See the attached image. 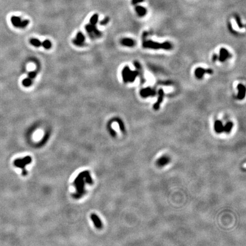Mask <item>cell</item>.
<instances>
[{
	"instance_id": "1",
	"label": "cell",
	"mask_w": 246,
	"mask_h": 246,
	"mask_svg": "<svg viewBox=\"0 0 246 246\" xmlns=\"http://www.w3.org/2000/svg\"><path fill=\"white\" fill-rule=\"evenodd\" d=\"M143 46L145 49H164V50H170L172 49L173 46L172 43L169 42H165L164 43H158L156 42H154L153 41L149 40L145 41L143 42Z\"/></svg>"
},
{
	"instance_id": "2",
	"label": "cell",
	"mask_w": 246,
	"mask_h": 246,
	"mask_svg": "<svg viewBox=\"0 0 246 246\" xmlns=\"http://www.w3.org/2000/svg\"><path fill=\"white\" fill-rule=\"evenodd\" d=\"M123 80L125 83H133L135 79L138 75V72L132 71L128 66H125L121 71Z\"/></svg>"
},
{
	"instance_id": "3",
	"label": "cell",
	"mask_w": 246,
	"mask_h": 246,
	"mask_svg": "<svg viewBox=\"0 0 246 246\" xmlns=\"http://www.w3.org/2000/svg\"><path fill=\"white\" fill-rule=\"evenodd\" d=\"M85 29L91 39H97L102 37V32L96 28V25L90 23L85 26Z\"/></svg>"
},
{
	"instance_id": "4",
	"label": "cell",
	"mask_w": 246,
	"mask_h": 246,
	"mask_svg": "<svg viewBox=\"0 0 246 246\" xmlns=\"http://www.w3.org/2000/svg\"><path fill=\"white\" fill-rule=\"evenodd\" d=\"M11 22L14 26L17 28L24 29L29 25V20H22L21 18L17 16H12L11 17Z\"/></svg>"
},
{
	"instance_id": "5",
	"label": "cell",
	"mask_w": 246,
	"mask_h": 246,
	"mask_svg": "<svg viewBox=\"0 0 246 246\" xmlns=\"http://www.w3.org/2000/svg\"><path fill=\"white\" fill-rule=\"evenodd\" d=\"M31 162V158L30 156L26 157L23 158L17 159L14 161V165L18 167H20L22 169V175H25L26 174V172L25 169V166L28 165Z\"/></svg>"
},
{
	"instance_id": "6",
	"label": "cell",
	"mask_w": 246,
	"mask_h": 246,
	"mask_svg": "<svg viewBox=\"0 0 246 246\" xmlns=\"http://www.w3.org/2000/svg\"><path fill=\"white\" fill-rule=\"evenodd\" d=\"M213 70L208 68V69H205V68L202 67H198L196 68L194 71V75L195 77L198 79H202L203 78V75L205 73H208V74H213Z\"/></svg>"
},
{
	"instance_id": "7",
	"label": "cell",
	"mask_w": 246,
	"mask_h": 246,
	"mask_svg": "<svg viewBox=\"0 0 246 246\" xmlns=\"http://www.w3.org/2000/svg\"><path fill=\"white\" fill-rule=\"evenodd\" d=\"M85 36L81 32H78L77 33L76 37L72 40V43L76 46H83L85 42Z\"/></svg>"
},
{
	"instance_id": "8",
	"label": "cell",
	"mask_w": 246,
	"mask_h": 246,
	"mask_svg": "<svg viewBox=\"0 0 246 246\" xmlns=\"http://www.w3.org/2000/svg\"><path fill=\"white\" fill-rule=\"evenodd\" d=\"M156 92L154 89L150 87H146L140 90V95L143 98H146L149 96H154L155 95Z\"/></svg>"
},
{
	"instance_id": "9",
	"label": "cell",
	"mask_w": 246,
	"mask_h": 246,
	"mask_svg": "<svg viewBox=\"0 0 246 246\" xmlns=\"http://www.w3.org/2000/svg\"><path fill=\"white\" fill-rule=\"evenodd\" d=\"M231 57V54L229 51L225 48H221L219 52V56H218V60L221 62H225L227 59Z\"/></svg>"
},
{
	"instance_id": "10",
	"label": "cell",
	"mask_w": 246,
	"mask_h": 246,
	"mask_svg": "<svg viewBox=\"0 0 246 246\" xmlns=\"http://www.w3.org/2000/svg\"><path fill=\"white\" fill-rule=\"evenodd\" d=\"M158 99H157V102H155V103L154 104V105H153V109H154L155 111L158 110L159 108H160V105H161V102H162V101H163L164 97V90H162V88H161L158 90Z\"/></svg>"
},
{
	"instance_id": "11",
	"label": "cell",
	"mask_w": 246,
	"mask_h": 246,
	"mask_svg": "<svg viewBox=\"0 0 246 246\" xmlns=\"http://www.w3.org/2000/svg\"><path fill=\"white\" fill-rule=\"evenodd\" d=\"M170 162V157L167 155H164L159 158L156 161V165L158 167H164Z\"/></svg>"
},
{
	"instance_id": "12",
	"label": "cell",
	"mask_w": 246,
	"mask_h": 246,
	"mask_svg": "<svg viewBox=\"0 0 246 246\" xmlns=\"http://www.w3.org/2000/svg\"><path fill=\"white\" fill-rule=\"evenodd\" d=\"M238 90V93H237V97L239 100H242L246 96V87L242 84H239L237 87Z\"/></svg>"
},
{
	"instance_id": "13",
	"label": "cell",
	"mask_w": 246,
	"mask_h": 246,
	"mask_svg": "<svg viewBox=\"0 0 246 246\" xmlns=\"http://www.w3.org/2000/svg\"><path fill=\"white\" fill-rule=\"evenodd\" d=\"M120 43L122 45L129 47H134L135 44H136V42H135V41L133 39L128 38H123L121 39Z\"/></svg>"
},
{
	"instance_id": "14",
	"label": "cell",
	"mask_w": 246,
	"mask_h": 246,
	"mask_svg": "<svg viewBox=\"0 0 246 246\" xmlns=\"http://www.w3.org/2000/svg\"><path fill=\"white\" fill-rule=\"evenodd\" d=\"M214 130L217 133H222L223 132L224 125L221 121L216 120L214 123Z\"/></svg>"
},
{
	"instance_id": "15",
	"label": "cell",
	"mask_w": 246,
	"mask_h": 246,
	"mask_svg": "<svg viewBox=\"0 0 246 246\" xmlns=\"http://www.w3.org/2000/svg\"><path fill=\"white\" fill-rule=\"evenodd\" d=\"M91 218L92 221H93L94 225L96 227H97V228H101L102 227V222L98 216H97V215L95 214H92L91 215Z\"/></svg>"
},
{
	"instance_id": "16",
	"label": "cell",
	"mask_w": 246,
	"mask_h": 246,
	"mask_svg": "<svg viewBox=\"0 0 246 246\" xmlns=\"http://www.w3.org/2000/svg\"><path fill=\"white\" fill-rule=\"evenodd\" d=\"M234 124L232 122H231V121H229V122H227L226 123V124L225 125H224L223 128V132H224L226 133H229L231 131V129H232V127H233Z\"/></svg>"
},
{
	"instance_id": "17",
	"label": "cell",
	"mask_w": 246,
	"mask_h": 246,
	"mask_svg": "<svg viewBox=\"0 0 246 246\" xmlns=\"http://www.w3.org/2000/svg\"><path fill=\"white\" fill-rule=\"evenodd\" d=\"M30 43L31 45L34 46V47H39L40 46H42V42L38 39L31 38L30 40Z\"/></svg>"
},
{
	"instance_id": "18",
	"label": "cell",
	"mask_w": 246,
	"mask_h": 246,
	"mask_svg": "<svg viewBox=\"0 0 246 246\" xmlns=\"http://www.w3.org/2000/svg\"><path fill=\"white\" fill-rule=\"evenodd\" d=\"M22 84L24 87H30L31 85L32 84V79H31L28 78H26L22 80Z\"/></svg>"
},
{
	"instance_id": "19",
	"label": "cell",
	"mask_w": 246,
	"mask_h": 246,
	"mask_svg": "<svg viewBox=\"0 0 246 246\" xmlns=\"http://www.w3.org/2000/svg\"><path fill=\"white\" fill-rule=\"evenodd\" d=\"M42 46H43L44 49L49 50L52 47V43H51L50 41L47 39V40L44 41L43 42H42Z\"/></svg>"
},
{
	"instance_id": "20",
	"label": "cell",
	"mask_w": 246,
	"mask_h": 246,
	"mask_svg": "<svg viewBox=\"0 0 246 246\" xmlns=\"http://www.w3.org/2000/svg\"><path fill=\"white\" fill-rule=\"evenodd\" d=\"M136 11H137L138 15L140 16H143L146 13V10L145 9L141 8V7H138L137 8H136Z\"/></svg>"
},
{
	"instance_id": "21",
	"label": "cell",
	"mask_w": 246,
	"mask_h": 246,
	"mask_svg": "<svg viewBox=\"0 0 246 246\" xmlns=\"http://www.w3.org/2000/svg\"><path fill=\"white\" fill-rule=\"evenodd\" d=\"M116 121H117L118 124H119V125L120 129V130H121V131L124 132L125 131V126H124V123H123L122 120H120V119H116Z\"/></svg>"
},
{
	"instance_id": "22",
	"label": "cell",
	"mask_w": 246,
	"mask_h": 246,
	"mask_svg": "<svg viewBox=\"0 0 246 246\" xmlns=\"http://www.w3.org/2000/svg\"><path fill=\"white\" fill-rule=\"evenodd\" d=\"M37 73L35 71H30L28 73V77L29 78L32 79H34L35 78V76H37Z\"/></svg>"
},
{
	"instance_id": "23",
	"label": "cell",
	"mask_w": 246,
	"mask_h": 246,
	"mask_svg": "<svg viewBox=\"0 0 246 246\" xmlns=\"http://www.w3.org/2000/svg\"><path fill=\"white\" fill-rule=\"evenodd\" d=\"M236 22L237 23V25H238V26H239V27H240V28H243V27H244V25H243L242 23L240 22V19H239V18H238V17H236Z\"/></svg>"
},
{
	"instance_id": "24",
	"label": "cell",
	"mask_w": 246,
	"mask_h": 246,
	"mask_svg": "<svg viewBox=\"0 0 246 246\" xmlns=\"http://www.w3.org/2000/svg\"><path fill=\"white\" fill-rule=\"evenodd\" d=\"M108 21H109V19L108 18H105L103 20H102V21L100 22V24L102 25H106V24H107L108 23Z\"/></svg>"
},
{
	"instance_id": "25",
	"label": "cell",
	"mask_w": 246,
	"mask_h": 246,
	"mask_svg": "<svg viewBox=\"0 0 246 246\" xmlns=\"http://www.w3.org/2000/svg\"><path fill=\"white\" fill-rule=\"evenodd\" d=\"M218 59V55H217L216 54H214L213 55V62H215V61H216L217 59Z\"/></svg>"
}]
</instances>
